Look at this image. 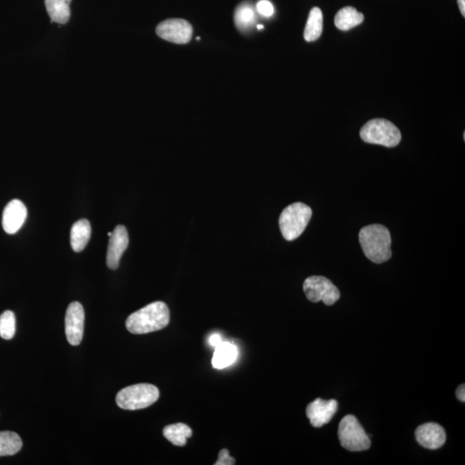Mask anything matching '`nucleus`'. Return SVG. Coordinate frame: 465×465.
I'll list each match as a JSON object with an SVG mask.
<instances>
[{
	"mask_svg": "<svg viewBox=\"0 0 465 465\" xmlns=\"http://www.w3.org/2000/svg\"><path fill=\"white\" fill-rule=\"evenodd\" d=\"M257 28L259 29V30H260V29H263V28H264V26H263V25H259L257 26Z\"/></svg>",
	"mask_w": 465,
	"mask_h": 465,
	"instance_id": "nucleus-28",
	"label": "nucleus"
},
{
	"mask_svg": "<svg viewBox=\"0 0 465 465\" xmlns=\"http://www.w3.org/2000/svg\"><path fill=\"white\" fill-rule=\"evenodd\" d=\"M27 209L23 203L13 199L4 210L2 217L3 229L7 234L17 233L26 220Z\"/></svg>",
	"mask_w": 465,
	"mask_h": 465,
	"instance_id": "nucleus-13",
	"label": "nucleus"
},
{
	"mask_svg": "<svg viewBox=\"0 0 465 465\" xmlns=\"http://www.w3.org/2000/svg\"><path fill=\"white\" fill-rule=\"evenodd\" d=\"M234 464H236V460L230 457L229 450L222 449L219 452L218 460L215 463V465H233Z\"/></svg>",
	"mask_w": 465,
	"mask_h": 465,
	"instance_id": "nucleus-24",
	"label": "nucleus"
},
{
	"mask_svg": "<svg viewBox=\"0 0 465 465\" xmlns=\"http://www.w3.org/2000/svg\"><path fill=\"white\" fill-rule=\"evenodd\" d=\"M363 15L354 7L347 6L339 10L334 18L335 26L339 30L346 31L354 28L363 21Z\"/></svg>",
	"mask_w": 465,
	"mask_h": 465,
	"instance_id": "nucleus-17",
	"label": "nucleus"
},
{
	"mask_svg": "<svg viewBox=\"0 0 465 465\" xmlns=\"http://www.w3.org/2000/svg\"><path fill=\"white\" fill-rule=\"evenodd\" d=\"M209 342L210 346H212L213 347H217L219 345V344H221L222 342V339L220 334H214L210 336Z\"/></svg>",
	"mask_w": 465,
	"mask_h": 465,
	"instance_id": "nucleus-25",
	"label": "nucleus"
},
{
	"mask_svg": "<svg viewBox=\"0 0 465 465\" xmlns=\"http://www.w3.org/2000/svg\"><path fill=\"white\" fill-rule=\"evenodd\" d=\"M72 0H45L47 11L52 21L60 25H64L68 22L71 11H70V3Z\"/></svg>",
	"mask_w": 465,
	"mask_h": 465,
	"instance_id": "nucleus-18",
	"label": "nucleus"
},
{
	"mask_svg": "<svg viewBox=\"0 0 465 465\" xmlns=\"http://www.w3.org/2000/svg\"><path fill=\"white\" fill-rule=\"evenodd\" d=\"M458 3H459V6L461 13H462V15L464 17V16H465V0H458Z\"/></svg>",
	"mask_w": 465,
	"mask_h": 465,
	"instance_id": "nucleus-27",
	"label": "nucleus"
},
{
	"mask_svg": "<svg viewBox=\"0 0 465 465\" xmlns=\"http://www.w3.org/2000/svg\"><path fill=\"white\" fill-rule=\"evenodd\" d=\"M92 234V227L87 219H81L72 227L70 234V242L74 252L83 251L89 242Z\"/></svg>",
	"mask_w": 465,
	"mask_h": 465,
	"instance_id": "nucleus-14",
	"label": "nucleus"
},
{
	"mask_svg": "<svg viewBox=\"0 0 465 465\" xmlns=\"http://www.w3.org/2000/svg\"><path fill=\"white\" fill-rule=\"evenodd\" d=\"M416 437L422 447L430 450H436L443 447L447 440V433L440 425L429 422L418 427Z\"/></svg>",
	"mask_w": 465,
	"mask_h": 465,
	"instance_id": "nucleus-12",
	"label": "nucleus"
},
{
	"mask_svg": "<svg viewBox=\"0 0 465 465\" xmlns=\"http://www.w3.org/2000/svg\"><path fill=\"white\" fill-rule=\"evenodd\" d=\"M358 239L363 253L374 263H385L392 258V236L385 226L363 227L359 232Z\"/></svg>",
	"mask_w": 465,
	"mask_h": 465,
	"instance_id": "nucleus-2",
	"label": "nucleus"
},
{
	"mask_svg": "<svg viewBox=\"0 0 465 465\" xmlns=\"http://www.w3.org/2000/svg\"><path fill=\"white\" fill-rule=\"evenodd\" d=\"M163 435L176 447H185L187 439L193 436V430L186 424H171L164 428Z\"/></svg>",
	"mask_w": 465,
	"mask_h": 465,
	"instance_id": "nucleus-19",
	"label": "nucleus"
},
{
	"mask_svg": "<svg viewBox=\"0 0 465 465\" xmlns=\"http://www.w3.org/2000/svg\"><path fill=\"white\" fill-rule=\"evenodd\" d=\"M238 357V349L230 342H222L215 347L212 366L215 369L222 370L232 365Z\"/></svg>",
	"mask_w": 465,
	"mask_h": 465,
	"instance_id": "nucleus-15",
	"label": "nucleus"
},
{
	"mask_svg": "<svg viewBox=\"0 0 465 465\" xmlns=\"http://www.w3.org/2000/svg\"><path fill=\"white\" fill-rule=\"evenodd\" d=\"M159 397L157 387L150 384H139L120 390L116 394V401L121 409L138 410L153 405Z\"/></svg>",
	"mask_w": 465,
	"mask_h": 465,
	"instance_id": "nucleus-4",
	"label": "nucleus"
},
{
	"mask_svg": "<svg viewBox=\"0 0 465 465\" xmlns=\"http://www.w3.org/2000/svg\"><path fill=\"white\" fill-rule=\"evenodd\" d=\"M323 15L320 8L314 7L310 11L307 21L306 30H304V39L307 42L318 40L322 33Z\"/></svg>",
	"mask_w": 465,
	"mask_h": 465,
	"instance_id": "nucleus-20",
	"label": "nucleus"
},
{
	"mask_svg": "<svg viewBox=\"0 0 465 465\" xmlns=\"http://www.w3.org/2000/svg\"><path fill=\"white\" fill-rule=\"evenodd\" d=\"M256 21V11L251 3L244 2L237 6L234 11V23L241 32L251 30Z\"/></svg>",
	"mask_w": 465,
	"mask_h": 465,
	"instance_id": "nucleus-16",
	"label": "nucleus"
},
{
	"mask_svg": "<svg viewBox=\"0 0 465 465\" xmlns=\"http://www.w3.org/2000/svg\"><path fill=\"white\" fill-rule=\"evenodd\" d=\"M338 410V401L334 399L323 400L318 398L308 405L306 414L314 428H322L330 423Z\"/></svg>",
	"mask_w": 465,
	"mask_h": 465,
	"instance_id": "nucleus-10",
	"label": "nucleus"
},
{
	"mask_svg": "<svg viewBox=\"0 0 465 465\" xmlns=\"http://www.w3.org/2000/svg\"><path fill=\"white\" fill-rule=\"evenodd\" d=\"M339 442L350 452H362L370 447V440L354 416L349 414L339 422L338 428Z\"/></svg>",
	"mask_w": 465,
	"mask_h": 465,
	"instance_id": "nucleus-6",
	"label": "nucleus"
},
{
	"mask_svg": "<svg viewBox=\"0 0 465 465\" xmlns=\"http://www.w3.org/2000/svg\"><path fill=\"white\" fill-rule=\"evenodd\" d=\"M16 333V316L14 313L6 310L0 315V337L11 339Z\"/></svg>",
	"mask_w": 465,
	"mask_h": 465,
	"instance_id": "nucleus-22",
	"label": "nucleus"
},
{
	"mask_svg": "<svg viewBox=\"0 0 465 465\" xmlns=\"http://www.w3.org/2000/svg\"><path fill=\"white\" fill-rule=\"evenodd\" d=\"M111 234H112V232H109V233H108V236H109H109H111Z\"/></svg>",
	"mask_w": 465,
	"mask_h": 465,
	"instance_id": "nucleus-29",
	"label": "nucleus"
},
{
	"mask_svg": "<svg viewBox=\"0 0 465 465\" xmlns=\"http://www.w3.org/2000/svg\"><path fill=\"white\" fill-rule=\"evenodd\" d=\"M85 311L79 302L69 304L65 318L66 339L70 345L78 346L82 342L84 334Z\"/></svg>",
	"mask_w": 465,
	"mask_h": 465,
	"instance_id": "nucleus-9",
	"label": "nucleus"
},
{
	"mask_svg": "<svg viewBox=\"0 0 465 465\" xmlns=\"http://www.w3.org/2000/svg\"><path fill=\"white\" fill-rule=\"evenodd\" d=\"M170 322V311L163 302H155L133 313L126 320L128 331L145 334L166 327Z\"/></svg>",
	"mask_w": 465,
	"mask_h": 465,
	"instance_id": "nucleus-1",
	"label": "nucleus"
},
{
	"mask_svg": "<svg viewBox=\"0 0 465 465\" xmlns=\"http://www.w3.org/2000/svg\"><path fill=\"white\" fill-rule=\"evenodd\" d=\"M457 397L459 398V400L461 401H465V385H459L458 389L456 392Z\"/></svg>",
	"mask_w": 465,
	"mask_h": 465,
	"instance_id": "nucleus-26",
	"label": "nucleus"
},
{
	"mask_svg": "<svg viewBox=\"0 0 465 465\" xmlns=\"http://www.w3.org/2000/svg\"><path fill=\"white\" fill-rule=\"evenodd\" d=\"M312 217V210L303 203H295L285 208L279 217V228L285 240L291 241L306 230Z\"/></svg>",
	"mask_w": 465,
	"mask_h": 465,
	"instance_id": "nucleus-3",
	"label": "nucleus"
},
{
	"mask_svg": "<svg viewBox=\"0 0 465 465\" xmlns=\"http://www.w3.org/2000/svg\"><path fill=\"white\" fill-rule=\"evenodd\" d=\"M363 142L387 147H397L401 135L396 125L385 119H373L363 125L361 131Z\"/></svg>",
	"mask_w": 465,
	"mask_h": 465,
	"instance_id": "nucleus-5",
	"label": "nucleus"
},
{
	"mask_svg": "<svg viewBox=\"0 0 465 465\" xmlns=\"http://www.w3.org/2000/svg\"><path fill=\"white\" fill-rule=\"evenodd\" d=\"M193 29L185 19L171 18L159 23L156 33L164 40L176 44H186L193 37Z\"/></svg>",
	"mask_w": 465,
	"mask_h": 465,
	"instance_id": "nucleus-8",
	"label": "nucleus"
},
{
	"mask_svg": "<svg viewBox=\"0 0 465 465\" xmlns=\"http://www.w3.org/2000/svg\"><path fill=\"white\" fill-rule=\"evenodd\" d=\"M303 291L312 303L320 301L327 306H333L341 298L339 289L332 281L322 276H311L304 281Z\"/></svg>",
	"mask_w": 465,
	"mask_h": 465,
	"instance_id": "nucleus-7",
	"label": "nucleus"
},
{
	"mask_svg": "<svg viewBox=\"0 0 465 465\" xmlns=\"http://www.w3.org/2000/svg\"><path fill=\"white\" fill-rule=\"evenodd\" d=\"M256 10L258 13L265 18L272 17L274 14V7L269 0H260L257 4Z\"/></svg>",
	"mask_w": 465,
	"mask_h": 465,
	"instance_id": "nucleus-23",
	"label": "nucleus"
},
{
	"mask_svg": "<svg viewBox=\"0 0 465 465\" xmlns=\"http://www.w3.org/2000/svg\"><path fill=\"white\" fill-rule=\"evenodd\" d=\"M128 242L127 229L123 225L116 226L111 236H109L108 245L107 264L109 269L116 270L119 267L121 258L127 249Z\"/></svg>",
	"mask_w": 465,
	"mask_h": 465,
	"instance_id": "nucleus-11",
	"label": "nucleus"
},
{
	"mask_svg": "<svg viewBox=\"0 0 465 465\" xmlns=\"http://www.w3.org/2000/svg\"><path fill=\"white\" fill-rule=\"evenodd\" d=\"M23 441L14 432H0V457L13 456L21 450Z\"/></svg>",
	"mask_w": 465,
	"mask_h": 465,
	"instance_id": "nucleus-21",
	"label": "nucleus"
}]
</instances>
